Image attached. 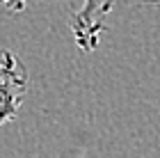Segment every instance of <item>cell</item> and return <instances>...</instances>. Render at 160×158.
<instances>
[{
  "label": "cell",
  "instance_id": "cell-2",
  "mask_svg": "<svg viewBox=\"0 0 160 158\" xmlns=\"http://www.w3.org/2000/svg\"><path fill=\"white\" fill-rule=\"evenodd\" d=\"M117 0H82V7L71 16L69 28L80 53H94L98 48L101 34L105 30V18Z\"/></svg>",
  "mask_w": 160,
  "mask_h": 158
},
{
  "label": "cell",
  "instance_id": "cell-4",
  "mask_svg": "<svg viewBox=\"0 0 160 158\" xmlns=\"http://www.w3.org/2000/svg\"><path fill=\"white\" fill-rule=\"evenodd\" d=\"M2 3H5V0H2Z\"/></svg>",
  "mask_w": 160,
  "mask_h": 158
},
{
  "label": "cell",
  "instance_id": "cell-3",
  "mask_svg": "<svg viewBox=\"0 0 160 158\" xmlns=\"http://www.w3.org/2000/svg\"><path fill=\"white\" fill-rule=\"evenodd\" d=\"M25 3H28V0H5V7L12 14H18V12L25 9Z\"/></svg>",
  "mask_w": 160,
  "mask_h": 158
},
{
  "label": "cell",
  "instance_id": "cell-1",
  "mask_svg": "<svg viewBox=\"0 0 160 158\" xmlns=\"http://www.w3.org/2000/svg\"><path fill=\"white\" fill-rule=\"evenodd\" d=\"M28 92V69L16 55L0 48V126L18 115Z\"/></svg>",
  "mask_w": 160,
  "mask_h": 158
}]
</instances>
